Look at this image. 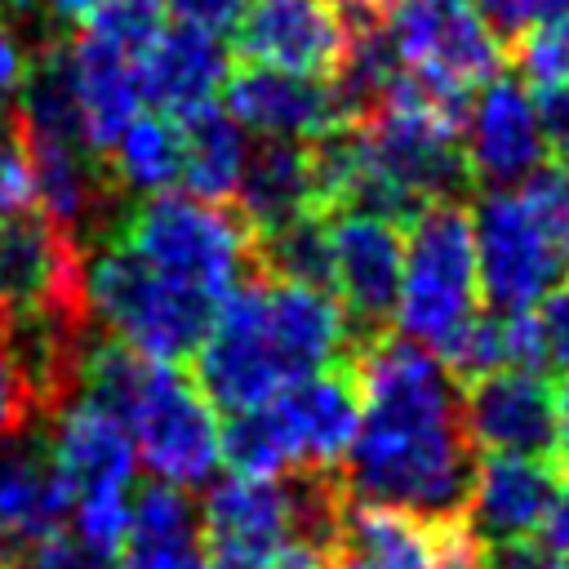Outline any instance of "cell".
<instances>
[{"instance_id":"1","label":"cell","mask_w":569,"mask_h":569,"mask_svg":"<svg viewBox=\"0 0 569 569\" xmlns=\"http://www.w3.org/2000/svg\"><path fill=\"white\" fill-rule=\"evenodd\" d=\"M360 427L342 453V489L356 502L458 516L471 485V440L462 427L458 378L431 347L373 338L356 360Z\"/></svg>"},{"instance_id":"2","label":"cell","mask_w":569,"mask_h":569,"mask_svg":"<svg viewBox=\"0 0 569 569\" xmlns=\"http://www.w3.org/2000/svg\"><path fill=\"white\" fill-rule=\"evenodd\" d=\"M342 307L311 284L253 276L213 316L196 347V387L213 409L240 413L280 387L351 360Z\"/></svg>"},{"instance_id":"3","label":"cell","mask_w":569,"mask_h":569,"mask_svg":"<svg viewBox=\"0 0 569 569\" xmlns=\"http://www.w3.org/2000/svg\"><path fill=\"white\" fill-rule=\"evenodd\" d=\"M76 391L98 400L124 422L138 462L160 485L196 489L222 462L218 458V431H222L218 409L204 400L196 378L178 373L164 360H147L107 333L102 338L89 333Z\"/></svg>"},{"instance_id":"4","label":"cell","mask_w":569,"mask_h":569,"mask_svg":"<svg viewBox=\"0 0 569 569\" xmlns=\"http://www.w3.org/2000/svg\"><path fill=\"white\" fill-rule=\"evenodd\" d=\"M360 427V382L351 360L280 387L271 400L240 409L218 431V458L231 476L333 471Z\"/></svg>"},{"instance_id":"5","label":"cell","mask_w":569,"mask_h":569,"mask_svg":"<svg viewBox=\"0 0 569 569\" xmlns=\"http://www.w3.org/2000/svg\"><path fill=\"white\" fill-rule=\"evenodd\" d=\"M111 236L138 253L160 276L227 302L244 280L258 276V240L253 227L236 213V204L204 196L156 191L142 196Z\"/></svg>"},{"instance_id":"6","label":"cell","mask_w":569,"mask_h":569,"mask_svg":"<svg viewBox=\"0 0 569 569\" xmlns=\"http://www.w3.org/2000/svg\"><path fill=\"white\" fill-rule=\"evenodd\" d=\"M222 302L160 276L116 236L84 249V311L107 338L147 360H187L204 342Z\"/></svg>"},{"instance_id":"7","label":"cell","mask_w":569,"mask_h":569,"mask_svg":"<svg viewBox=\"0 0 569 569\" xmlns=\"http://www.w3.org/2000/svg\"><path fill=\"white\" fill-rule=\"evenodd\" d=\"M44 440L71 493L67 525L84 533L89 542L120 551V538L129 525V498H133L129 489L138 476V453H133L124 422L98 400L71 391L49 413Z\"/></svg>"},{"instance_id":"8","label":"cell","mask_w":569,"mask_h":569,"mask_svg":"<svg viewBox=\"0 0 569 569\" xmlns=\"http://www.w3.org/2000/svg\"><path fill=\"white\" fill-rule=\"evenodd\" d=\"M476 244L462 200H436L409 218L396 325L409 342L440 351L445 338L476 311Z\"/></svg>"},{"instance_id":"9","label":"cell","mask_w":569,"mask_h":569,"mask_svg":"<svg viewBox=\"0 0 569 569\" xmlns=\"http://www.w3.org/2000/svg\"><path fill=\"white\" fill-rule=\"evenodd\" d=\"M378 22L400 71L445 98H471L507 62L476 0H378Z\"/></svg>"},{"instance_id":"10","label":"cell","mask_w":569,"mask_h":569,"mask_svg":"<svg viewBox=\"0 0 569 569\" xmlns=\"http://www.w3.org/2000/svg\"><path fill=\"white\" fill-rule=\"evenodd\" d=\"M476 284L493 311H529L551 284L569 276V258L533 218L520 191H485L471 213Z\"/></svg>"},{"instance_id":"11","label":"cell","mask_w":569,"mask_h":569,"mask_svg":"<svg viewBox=\"0 0 569 569\" xmlns=\"http://www.w3.org/2000/svg\"><path fill=\"white\" fill-rule=\"evenodd\" d=\"M329 236V289L347 316L351 342L365 347L387 333L396 320L400 293V262H405V231L396 218L369 209H333L325 213Z\"/></svg>"},{"instance_id":"12","label":"cell","mask_w":569,"mask_h":569,"mask_svg":"<svg viewBox=\"0 0 569 569\" xmlns=\"http://www.w3.org/2000/svg\"><path fill=\"white\" fill-rule=\"evenodd\" d=\"M231 36L236 53L253 67L333 80L351 44V13L333 0H253Z\"/></svg>"},{"instance_id":"13","label":"cell","mask_w":569,"mask_h":569,"mask_svg":"<svg viewBox=\"0 0 569 569\" xmlns=\"http://www.w3.org/2000/svg\"><path fill=\"white\" fill-rule=\"evenodd\" d=\"M27 311H84V249L44 213L0 218V320Z\"/></svg>"},{"instance_id":"14","label":"cell","mask_w":569,"mask_h":569,"mask_svg":"<svg viewBox=\"0 0 569 569\" xmlns=\"http://www.w3.org/2000/svg\"><path fill=\"white\" fill-rule=\"evenodd\" d=\"M462 427L471 449L511 458H556V387L542 369H498L471 378L462 391Z\"/></svg>"},{"instance_id":"15","label":"cell","mask_w":569,"mask_h":569,"mask_svg":"<svg viewBox=\"0 0 569 569\" xmlns=\"http://www.w3.org/2000/svg\"><path fill=\"white\" fill-rule=\"evenodd\" d=\"M462 156L471 187H511L525 182L533 169H542L547 142H542L538 107L520 80L498 71L467 98Z\"/></svg>"},{"instance_id":"16","label":"cell","mask_w":569,"mask_h":569,"mask_svg":"<svg viewBox=\"0 0 569 569\" xmlns=\"http://www.w3.org/2000/svg\"><path fill=\"white\" fill-rule=\"evenodd\" d=\"M209 569H262L293 538L284 476H227L200 502Z\"/></svg>"},{"instance_id":"17","label":"cell","mask_w":569,"mask_h":569,"mask_svg":"<svg viewBox=\"0 0 569 569\" xmlns=\"http://www.w3.org/2000/svg\"><path fill=\"white\" fill-rule=\"evenodd\" d=\"M71 516V493L49 453L44 431L31 422L0 440V569L22 565L31 547L58 533Z\"/></svg>"},{"instance_id":"18","label":"cell","mask_w":569,"mask_h":569,"mask_svg":"<svg viewBox=\"0 0 569 569\" xmlns=\"http://www.w3.org/2000/svg\"><path fill=\"white\" fill-rule=\"evenodd\" d=\"M556 489H560L556 458L485 453V462L471 467V485L458 516L485 547L538 538L551 516Z\"/></svg>"},{"instance_id":"19","label":"cell","mask_w":569,"mask_h":569,"mask_svg":"<svg viewBox=\"0 0 569 569\" xmlns=\"http://www.w3.org/2000/svg\"><path fill=\"white\" fill-rule=\"evenodd\" d=\"M222 93H227V116L244 133H258V138L316 142L342 124L333 84L316 76H293V71L244 62L240 71H227Z\"/></svg>"},{"instance_id":"20","label":"cell","mask_w":569,"mask_h":569,"mask_svg":"<svg viewBox=\"0 0 569 569\" xmlns=\"http://www.w3.org/2000/svg\"><path fill=\"white\" fill-rule=\"evenodd\" d=\"M227 49L218 36L173 22L151 36V44L138 53V89L142 102H151L160 116L178 120L196 107H209L227 84Z\"/></svg>"},{"instance_id":"21","label":"cell","mask_w":569,"mask_h":569,"mask_svg":"<svg viewBox=\"0 0 569 569\" xmlns=\"http://www.w3.org/2000/svg\"><path fill=\"white\" fill-rule=\"evenodd\" d=\"M231 204L253 227V236H267V231L289 227L298 218L325 213L320 191H316L311 142L262 138L258 147H249V160H244V173H240Z\"/></svg>"},{"instance_id":"22","label":"cell","mask_w":569,"mask_h":569,"mask_svg":"<svg viewBox=\"0 0 569 569\" xmlns=\"http://www.w3.org/2000/svg\"><path fill=\"white\" fill-rule=\"evenodd\" d=\"M71 62V89L84 120V138L98 156L111 151V142L124 133L133 116H142V89H138V58L93 31H80L67 40Z\"/></svg>"},{"instance_id":"23","label":"cell","mask_w":569,"mask_h":569,"mask_svg":"<svg viewBox=\"0 0 569 569\" xmlns=\"http://www.w3.org/2000/svg\"><path fill=\"white\" fill-rule=\"evenodd\" d=\"M120 569H209L191 489L151 480L129 498Z\"/></svg>"},{"instance_id":"24","label":"cell","mask_w":569,"mask_h":569,"mask_svg":"<svg viewBox=\"0 0 569 569\" xmlns=\"http://www.w3.org/2000/svg\"><path fill=\"white\" fill-rule=\"evenodd\" d=\"M329 569H436L431 520L347 498L329 542Z\"/></svg>"},{"instance_id":"25","label":"cell","mask_w":569,"mask_h":569,"mask_svg":"<svg viewBox=\"0 0 569 569\" xmlns=\"http://www.w3.org/2000/svg\"><path fill=\"white\" fill-rule=\"evenodd\" d=\"M182 133V178L196 196L231 204L244 160H249V133L227 116V107H196L178 116Z\"/></svg>"},{"instance_id":"26","label":"cell","mask_w":569,"mask_h":569,"mask_svg":"<svg viewBox=\"0 0 569 569\" xmlns=\"http://www.w3.org/2000/svg\"><path fill=\"white\" fill-rule=\"evenodd\" d=\"M120 196H156L182 178V133L169 116H133L102 156Z\"/></svg>"},{"instance_id":"27","label":"cell","mask_w":569,"mask_h":569,"mask_svg":"<svg viewBox=\"0 0 569 569\" xmlns=\"http://www.w3.org/2000/svg\"><path fill=\"white\" fill-rule=\"evenodd\" d=\"M511 40H516L511 62H516L520 80H529L533 89H547V84H565L569 80V13L538 18L533 27H525Z\"/></svg>"},{"instance_id":"28","label":"cell","mask_w":569,"mask_h":569,"mask_svg":"<svg viewBox=\"0 0 569 569\" xmlns=\"http://www.w3.org/2000/svg\"><path fill=\"white\" fill-rule=\"evenodd\" d=\"M36 204H40L36 200V173H31L22 133L13 124V107H9V111H0V218L31 213Z\"/></svg>"},{"instance_id":"29","label":"cell","mask_w":569,"mask_h":569,"mask_svg":"<svg viewBox=\"0 0 569 569\" xmlns=\"http://www.w3.org/2000/svg\"><path fill=\"white\" fill-rule=\"evenodd\" d=\"M525 204L533 209V218L547 227V236L560 244V253L569 258V169L565 164H547L533 169L520 187Z\"/></svg>"},{"instance_id":"30","label":"cell","mask_w":569,"mask_h":569,"mask_svg":"<svg viewBox=\"0 0 569 569\" xmlns=\"http://www.w3.org/2000/svg\"><path fill=\"white\" fill-rule=\"evenodd\" d=\"M22 565L27 569H120V551L98 547L84 533H76L71 525H62L40 547H31Z\"/></svg>"},{"instance_id":"31","label":"cell","mask_w":569,"mask_h":569,"mask_svg":"<svg viewBox=\"0 0 569 569\" xmlns=\"http://www.w3.org/2000/svg\"><path fill=\"white\" fill-rule=\"evenodd\" d=\"M533 329H538V356L547 369L569 378V276L551 284L533 307Z\"/></svg>"},{"instance_id":"32","label":"cell","mask_w":569,"mask_h":569,"mask_svg":"<svg viewBox=\"0 0 569 569\" xmlns=\"http://www.w3.org/2000/svg\"><path fill=\"white\" fill-rule=\"evenodd\" d=\"M436 533V569H485V542L462 525V516L431 520Z\"/></svg>"},{"instance_id":"33","label":"cell","mask_w":569,"mask_h":569,"mask_svg":"<svg viewBox=\"0 0 569 569\" xmlns=\"http://www.w3.org/2000/svg\"><path fill=\"white\" fill-rule=\"evenodd\" d=\"M533 107H538V124H542L547 156H551L556 164L569 169V80H565V84H547V89H538Z\"/></svg>"},{"instance_id":"34","label":"cell","mask_w":569,"mask_h":569,"mask_svg":"<svg viewBox=\"0 0 569 569\" xmlns=\"http://www.w3.org/2000/svg\"><path fill=\"white\" fill-rule=\"evenodd\" d=\"M160 4L173 9L178 22L200 27V31H209V36H222V31L236 27V18L244 13L249 0H160Z\"/></svg>"},{"instance_id":"35","label":"cell","mask_w":569,"mask_h":569,"mask_svg":"<svg viewBox=\"0 0 569 569\" xmlns=\"http://www.w3.org/2000/svg\"><path fill=\"white\" fill-rule=\"evenodd\" d=\"M485 569H569V565L547 547V538H516L485 547Z\"/></svg>"},{"instance_id":"36","label":"cell","mask_w":569,"mask_h":569,"mask_svg":"<svg viewBox=\"0 0 569 569\" xmlns=\"http://www.w3.org/2000/svg\"><path fill=\"white\" fill-rule=\"evenodd\" d=\"M98 0H36L31 9V22L40 27V36H67L71 27H80L89 18ZM31 31V27H27Z\"/></svg>"},{"instance_id":"37","label":"cell","mask_w":569,"mask_h":569,"mask_svg":"<svg viewBox=\"0 0 569 569\" xmlns=\"http://www.w3.org/2000/svg\"><path fill=\"white\" fill-rule=\"evenodd\" d=\"M476 9L498 36H520L538 18V0H476Z\"/></svg>"},{"instance_id":"38","label":"cell","mask_w":569,"mask_h":569,"mask_svg":"<svg viewBox=\"0 0 569 569\" xmlns=\"http://www.w3.org/2000/svg\"><path fill=\"white\" fill-rule=\"evenodd\" d=\"M31 422H36V418H31V405H27L18 378L9 373V365H4V356H0V440L13 436V431H22V427H31Z\"/></svg>"},{"instance_id":"39","label":"cell","mask_w":569,"mask_h":569,"mask_svg":"<svg viewBox=\"0 0 569 569\" xmlns=\"http://www.w3.org/2000/svg\"><path fill=\"white\" fill-rule=\"evenodd\" d=\"M262 569H329V551L316 547V542H302V538H289Z\"/></svg>"},{"instance_id":"40","label":"cell","mask_w":569,"mask_h":569,"mask_svg":"<svg viewBox=\"0 0 569 569\" xmlns=\"http://www.w3.org/2000/svg\"><path fill=\"white\" fill-rule=\"evenodd\" d=\"M542 533H547V547L569 565V476H560V489H556V502H551Z\"/></svg>"},{"instance_id":"41","label":"cell","mask_w":569,"mask_h":569,"mask_svg":"<svg viewBox=\"0 0 569 569\" xmlns=\"http://www.w3.org/2000/svg\"><path fill=\"white\" fill-rule=\"evenodd\" d=\"M556 418H560V453L569 458V378H565V387L556 391Z\"/></svg>"},{"instance_id":"42","label":"cell","mask_w":569,"mask_h":569,"mask_svg":"<svg viewBox=\"0 0 569 569\" xmlns=\"http://www.w3.org/2000/svg\"><path fill=\"white\" fill-rule=\"evenodd\" d=\"M342 13H369V9H378V0H333Z\"/></svg>"},{"instance_id":"43","label":"cell","mask_w":569,"mask_h":569,"mask_svg":"<svg viewBox=\"0 0 569 569\" xmlns=\"http://www.w3.org/2000/svg\"><path fill=\"white\" fill-rule=\"evenodd\" d=\"M9 9L18 13L13 22H22V27H31V9H36V0H9Z\"/></svg>"},{"instance_id":"44","label":"cell","mask_w":569,"mask_h":569,"mask_svg":"<svg viewBox=\"0 0 569 569\" xmlns=\"http://www.w3.org/2000/svg\"><path fill=\"white\" fill-rule=\"evenodd\" d=\"M551 13H569V0H538V18H551Z\"/></svg>"},{"instance_id":"45","label":"cell","mask_w":569,"mask_h":569,"mask_svg":"<svg viewBox=\"0 0 569 569\" xmlns=\"http://www.w3.org/2000/svg\"><path fill=\"white\" fill-rule=\"evenodd\" d=\"M4 569H27V565H4Z\"/></svg>"}]
</instances>
